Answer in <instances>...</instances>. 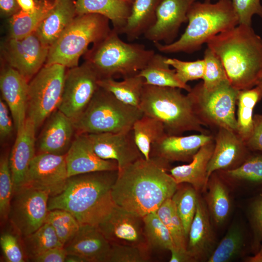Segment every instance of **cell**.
Segmentation results:
<instances>
[{
  "instance_id": "1",
  "label": "cell",
  "mask_w": 262,
  "mask_h": 262,
  "mask_svg": "<svg viewBox=\"0 0 262 262\" xmlns=\"http://www.w3.org/2000/svg\"><path fill=\"white\" fill-rule=\"evenodd\" d=\"M169 169V162L150 157H142L118 171L112 189L114 203L141 217L156 212L178 188Z\"/></svg>"
},
{
  "instance_id": "2",
  "label": "cell",
  "mask_w": 262,
  "mask_h": 262,
  "mask_svg": "<svg viewBox=\"0 0 262 262\" xmlns=\"http://www.w3.org/2000/svg\"><path fill=\"white\" fill-rule=\"evenodd\" d=\"M118 170L97 171L68 178L64 190L49 197V210L70 213L82 224L97 226L115 205L112 189Z\"/></svg>"
},
{
  "instance_id": "3",
  "label": "cell",
  "mask_w": 262,
  "mask_h": 262,
  "mask_svg": "<svg viewBox=\"0 0 262 262\" xmlns=\"http://www.w3.org/2000/svg\"><path fill=\"white\" fill-rule=\"evenodd\" d=\"M206 44L221 60L234 88L241 90L259 84L262 78V37L252 26L238 24Z\"/></svg>"
},
{
  "instance_id": "4",
  "label": "cell",
  "mask_w": 262,
  "mask_h": 262,
  "mask_svg": "<svg viewBox=\"0 0 262 262\" xmlns=\"http://www.w3.org/2000/svg\"><path fill=\"white\" fill-rule=\"evenodd\" d=\"M188 25L180 37L168 44L153 43L164 53H192L199 50L213 37L239 24L231 0L195 1L188 13Z\"/></svg>"
},
{
  "instance_id": "5",
  "label": "cell",
  "mask_w": 262,
  "mask_h": 262,
  "mask_svg": "<svg viewBox=\"0 0 262 262\" xmlns=\"http://www.w3.org/2000/svg\"><path fill=\"white\" fill-rule=\"evenodd\" d=\"M181 89L145 84L139 108L144 115L152 117L164 125L166 134L181 135L188 131L209 133L196 114L192 100Z\"/></svg>"
},
{
  "instance_id": "6",
  "label": "cell",
  "mask_w": 262,
  "mask_h": 262,
  "mask_svg": "<svg viewBox=\"0 0 262 262\" xmlns=\"http://www.w3.org/2000/svg\"><path fill=\"white\" fill-rule=\"evenodd\" d=\"M119 35L112 29L85 53V61L92 66L100 79H124L136 75L155 53L143 44L123 41Z\"/></svg>"
},
{
  "instance_id": "7",
  "label": "cell",
  "mask_w": 262,
  "mask_h": 262,
  "mask_svg": "<svg viewBox=\"0 0 262 262\" xmlns=\"http://www.w3.org/2000/svg\"><path fill=\"white\" fill-rule=\"evenodd\" d=\"M110 20L100 15H77L49 47L45 65L58 64L66 68L78 66L89 45L97 43L111 32Z\"/></svg>"
},
{
  "instance_id": "8",
  "label": "cell",
  "mask_w": 262,
  "mask_h": 262,
  "mask_svg": "<svg viewBox=\"0 0 262 262\" xmlns=\"http://www.w3.org/2000/svg\"><path fill=\"white\" fill-rule=\"evenodd\" d=\"M143 115L139 108L121 102L99 86L85 110L73 122L78 133L116 132L131 129Z\"/></svg>"
},
{
  "instance_id": "9",
  "label": "cell",
  "mask_w": 262,
  "mask_h": 262,
  "mask_svg": "<svg viewBox=\"0 0 262 262\" xmlns=\"http://www.w3.org/2000/svg\"><path fill=\"white\" fill-rule=\"evenodd\" d=\"M66 67L45 65L29 82L27 118L37 130L60 103Z\"/></svg>"
},
{
  "instance_id": "10",
  "label": "cell",
  "mask_w": 262,
  "mask_h": 262,
  "mask_svg": "<svg viewBox=\"0 0 262 262\" xmlns=\"http://www.w3.org/2000/svg\"><path fill=\"white\" fill-rule=\"evenodd\" d=\"M239 90L229 82L207 90L202 82L188 92L195 110L205 126L225 128L237 133L235 111Z\"/></svg>"
},
{
  "instance_id": "11",
  "label": "cell",
  "mask_w": 262,
  "mask_h": 262,
  "mask_svg": "<svg viewBox=\"0 0 262 262\" xmlns=\"http://www.w3.org/2000/svg\"><path fill=\"white\" fill-rule=\"evenodd\" d=\"M49 198L47 193L26 186L14 192L8 219L20 236L33 233L45 223Z\"/></svg>"
},
{
  "instance_id": "12",
  "label": "cell",
  "mask_w": 262,
  "mask_h": 262,
  "mask_svg": "<svg viewBox=\"0 0 262 262\" xmlns=\"http://www.w3.org/2000/svg\"><path fill=\"white\" fill-rule=\"evenodd\" d=\"M99 76L87 61L66 72L58 109L72 120L85 110L99 87Z\"/></svg>"
},
{
  "instance_id": "13",
  "label": "cell",
  "mask_w": 262,
  "mask_h": 262,
  "mask_svg": "<svg viewBox=\"0 0 262 262\" xmlns=\"http://www.w3.org/2000/svg\"><path fill=\"white\" fill-rule=\"evenodd\" d=\"M68 178L65 155L39 153L30 164L23 186L43 191L52 197L64 190Z\"/></svg>"
},
{
  "instance_id": "14",
  "label": "cell",
  "mask_w": 262,
  "mask_h": 262,
  "mask_svg": "<svg viewBox=\"0 0 262 262\" xmlns=\"http://www.w3.org/2000/svg\"><path fill=\"white\" fill-rule=\"evenodd\" d=\"M97 227L111 245H147L143 217L116 204Z\"/></svg>"
},
{
  "instance_id": "15",
  "label": "cell",
  "mask_w": 262,
  "mask_h": 262,
  "mask_svg": "<svg viewBox=\"0 0 262 262\" xmlns=\"http://www.w3.org/2000/svg\"><path fill=\"white\" fill-rule=\"evenodd\" d=\"M87 134L97 155L104 160L115 161L118 171L144 157L136 144L132 128L116 132Z\"/></svg>"
},
{
  "instance_id": "16",
  "label": "cell",
  "mask_w": 262,
  "mask_h": 262,
  "mask_svg": "<svg viewBox=\"0 0 262 262\" xmlns=\"http://www.w3.org/2000/svg\"><path fill=\"white\" fill-rule=\"evenodd\" d=\"M197 0H162L156 12L153 25L144 33L146 39L153 43L168 44L175 41L180 28L188 21V13Z\"/></svg>"
},
{
  "instance_id": "17",
  "label": "cell",
  "mask_w": 262,
  "mask_h": 262,
  "mask_svg": "<svg viewBox=\"0 0 262 262\" xmlns=\"http://www.w3.org/2000/svg\"><path fill=\"white\" fill-rule=\"evenodd\" d=\"M28 81L17 70L8 66L0 75L2 99L8 105L16 133L23 128L27 118Z\"/></svg>"
},
{
  "instance_id": "18",
  "label": "cell",
  "mask_w": 262,
  "mask_h": 262,
  "mask_svg": "<svg viewBox=\"0 0 262 262\" xmlns=\"http://www.w3.org/2000/svg\"><path fill=\"white\" fill-rule=\"evenodd\" d=\"M68 178L97 171L118 170L115 160H106L94 151L87 134L78 133L65 154Z\"/></svg>"
},
{
  "instance_id": "19",
  "label": "cell",
  "mask_w": 262,
  "mask_h": 262,
  "mask_svg": "<svg viewBox=\"0 0 262 262\" xmlns=\"http://www.w3.org/2000/svg\"><path fill=\"white\" fill-rule=\"evenodd\" d=\"M213 140V136L209 133L185 136L166 134L152 145L150 157H160L169 163H189L202 146Z\"/></svg>"
},
{
  "instance_id": "20",
  "label": "cell",
  "mask_w": 262,
  "mask_h": 262,
  "mask_svg": "<svg viewBox=\"0 0 262 262\" xmlns=\"http://www.w3.org/2000/svg\"><path fill=\"white\" fill-rule=\"evenodd\" d=\"M215 238L205 200L198 196L195 215L188 236L187 251L193 262L207 261L214 248Z\"/></svg>"
},
{
  "instance_id": "21",
  "label": "cell",
  "mask_w": 262,
  "mask_h": 262,
  "mask_svg": "<svg viewBox=\"0 0 262 262\" xmlns=\"http://www.w3.org/2000/svg\"><path fill=\"white\" fill-rule=\"evenodd\" d=\"M214 149L207 167V178L218 170L232 168L239 160H244L249 155L245 142L232 131L219 128L214 138Z\"/></svg>"
},
{
  "instance_id": "22",
  "label": "cell",
  "mask_w": 262,
  "mask_h": 262,
  "mask_svg": "<svg viewBox=\"0 0 262 262\" xmlns=\"http://www.w3.org/2000/svg\"><path fill=\"white\" fill-rule=\"evenodd\" d=\"M36 132L33 123L26 118L23 128L16 133L15 143L9 155L14 192L24 185L30 164L36 155Z\"/></svg>"
},
{
  "instance_id": "23",
  "label": "cell",
  "mask_w": 262,
  "mask_h": 262,
  "mask_svg": "<svg viewBox=\"0 0 262 262\" xmlns=\"http://www.w3.org/2000/svg\"><path fill=\"white\" fill-rule=\"evenodd\" d=\"M64 247L67 254L77 255L83 262H106L111 245L96 226L82 224Z\"/></svg>"
},
{
  "instance_id": "24",
  "label": "cell",
  "mask_w": 262,
  "mask_h": 262,
  "mask_svg": "<svg viewBox=\"0 0 262 262\" xmlns=\"http://www.w3.org/2000/svg\"><path fill=\"white\" fill-rule=\"evenodd\" d=\"M75 130L73 120L58 109L47 119L38 140L40 153L65 155Z\"/></svg>"
},
{
  "instance_id": "25",
  "label": "cell",
  "mask_w": 262,
  "mask_h": 262,
  "mask_svg": "<svg viewBox=\"0 0 262 262\" xmlns=\"http://www.w3.org/2000/svg\"><path fill=\"white\" fill-rule=\"evenodd\" d=\"M215 145L214 140L202 146L188 164L170 168V174L178 184L187 183L197 192L206 190L207 167Z\"/></svg>"
},
{
  "instance_id": "26",
  "label": "cell",
  "mask_w": 262,
  "mask_h": 262,
  "mask_svg": "<svg viewBox=\"0 0 262 262\" xmlns=\"http://www.w3.org/2000/svg\"><path fill=\"white\" fill-rule=\"evenodd\" d=\"M76 16V0H55L51 10L35 32L42 42L50 47Z\"/></svg>"
},
{
  "instance_id": "27",
  "label": "cell",
  "mask_w": 262,
  "mask_h": 262,
  "mask_svg": "<svg viewBox=\"0 0 262 262\" xmlns=\"http://www.w3.org/2000/svg\"><path fill=\"white\" fill-rule=\"evenodd\" d=\"M131 4L121 0H76L77 15L96 14L108 18L119 34L129 17Z\"/></svg>"
},
{
  "instance_id": "28",
  "label": "cell",
  "mask_w": 262,
  "mask_h": 262,
  "mask_svg": "<svg viewBox=\"0 0 262 262\" xmlns=\"http://www.w3.org/2000/svg\"><path fill=\"white\" fill-rule=\"evenodd\" d=\"M162 0H134L130 15L120 34H124L129 41L144 34L154 24L157 8Z\"/></svg>"
},
{
  "instance_id": "29",
  "label": "cell",
  "mask_w": 262,
  "mask_h": 262,
  "mask_svg": "<svg viewBox=\"0 0 262 262\" xmlns=\"http://www.w3.org/2000/svg\"><path fill=\"white\" fill-rule=\"evenodd\" d=\"M55 0H37L36 6L32 11L20 10L9 18V37L21 39L36 31L49 14Z\"/></svg>"
},
{
  "instance_id": "30",
  "label": "cell",
  "mask_w": 262,
  "mask_h": 262,
  "mask_svg": "<svg viewBox=\"0 0 262 262\" xmlns=\"http://www.w3.org/2000/svg\"><path fill=\"white\" fill-rule=\"evenodd\" d=\"M167 57L155 53L145 67L139 72L145 84L159 87L179 88L189 92L191 88L178 79L175 70L171 69L165 60Z\"/></svg>"
},
{
  "instance_id": "31",
  "label": "cell",
  "mask_w": 262,
  "mask_h": 262,
  "mask_svg": "<svg viewBox=\"0 0 262 262\" xmlns=\"http://www.w3.org/2000/svg\"><path fill=\"white\" fill-rule=\"evenodd\" d=\"M21 40L23 53L18 71L29 81L45 65L49 47L42 42L35 31Z\"/></svg>"
},
{
  "instance_id": "32",
  "label": "cell",
  "mask_w": 262,
  "mask_h": 262,
  "mask_svg": "<svg viewBox=\"0 0 262 262\" xmlns=\"http://www.w3.org/2000/svg\"><path fill=\"white\" fill-rule=\"evenodd\" d=\"M206 189L205 202L210 214L216 225H221L226 221L230 211L231 202L228 188L214 172L209 179Z\"/></svg>"
},
{
  "instance_id": "33",
  "label": "cell",
  "mask_w": 262,
  "mask_h": 262,
  "mask_svg": "<svg viewBox=\"0 0 262 262\" xmlns=\"http://www.w3.org/2000/svg\"><path fill=\"white\" fill-rule=\"evenodd\" d=\"M123 79L117 81L114 78H102L98 80V84L121 102L139 108L145 79L139 74Z\"/></svg>"
},
{
  "instance_id": "34",
  "label": "cell",
  "mask_w": 262,
  "mask_h": 262,
  "mask_svg": "<svg viewBox=\"0 0 262 262\" xmlns=\"http://www.w3.org/2000/svg\"><path fill=\"white\" fill-rule=\"evenodd\" d=\"M262 98V84L239 91L237 98V133L245 143L249 137L253 130V109Z\"/></svg>"
},
{
  "instance_id": "35",
  "label": "cell",
  "mask_w": 262,
  "mask_h": 262,
  "mask_svg": "<svg viewBox=\"0 0 262 262\" xmlns=\"http://www.w3.org/2000/svg\"><path fill=\"white\" fill-rule=\"evenodd\" d=\"M132 130L136 144L146 160L150 158L152 145L166 134L161 121L144 114L134 123Z\"/></svg>"
},
{
  "instance_id": "36",
  "label": "cell",
  "mask_w": 262,
  "mask_h": 262,
  "mask_svg": "<svg viewBox=\"0 0 262 262\" xmlns=\"http://www.w3.org/2000/svg\"><path fill=\"white\" fill-rule=\"evenodd\" d=\"M23 244L25 253L31 260L49 249L64 247L52 227L47 223L23 237Z\"/></svg>"
},
{
  "instance_id": "37",
  "label": "cell",
  "mask_w": 262,
  "mask_h": 262,
  "mask_svg": "<svg viewBox=\"0 0 262 262\" xmlns=\"http://www.w3.org/2000/svg\"><path fill=\"white\" fill-rule=\"evenodd\" d=\"M144 233L149 248L170 250L175 247L170 232L156 212L143 217Z\"/></svg>"
},
{
  "instance_id": "38",
  "label": "cell",
  "mask_w": 262,
  "mask_h": 262,
  "mask_svg": "<svg viewBox=\"0 0 262 262\" xmlns=\"http://www.w3.org/2000/svg\"><path fill=\"white\" fill-rule=\"evenodd\" d=\"M226 178L262 188V153L249 154L240 165L222 170Z\"/></svg>"
},
{
  "instance_id": "39",
  "label": "cell",
  "mask_w": 262,
  "mask_h": 262,
  "mask_svg": "<svg viewBox=\"0 0 262 262\" xmlns=\"http://www.w3.org/2000/svg\"><path fill=\"white\" fill-rule=\"evenodd\" d=\"M245 246L244 233L237 225L228 230L207 260L208 262H228L236 258Z\"/></svg>"
},
{
  "instance_id": "40",
  "label": "cell",
  "mask_w": 262,
  "mask_h": 262,
  "mask_svg": "<svg viewBox=\"0 0 262 262\" xmlns=\"http://www.w3.org/2000/svg\"><path fill=\"white\" fill-rule=\"evenodd\" d=\"M197 194V192L192 185H186L178 187L171 198L182 223L187 239L189 229L196 212Z\"/></svg>"
},
{
  "instance_id": "41",
  "label": "cell",
  "mask_w": 262,
  "mask_h": 262,
  "mask_svg": "<svg viewBox=\"0 0 262 262\" xmlns=\"http://www.w3.org/2000/svg\"><path fill=\"white\" fill-rule=\"evenodd\" d=\"M156 213L169 230L175 247L187 250L188 239L172 198L165 200L158 208Z\"/></svg>"
},
{
  "instance_id": "42",
  "label": "cell",
  "mask_w": 262,
  "mask_h": 262,
  "mask_svg": "<svg viewBox=\"0 0 262 262\" xmlns=\"http://www.w3.org/2000/svg\"><path fill=\"white\" fill-rule=\"evenodd\" d=\"M45 223L52 227L64 246L74 236L81 225L70 213L62 209L49 210Z\"/></svg>"
},
{
  "instance_id": "43",
  "label": "cell",
  "mask_w": 262,
  "mask_h": 262,
  "mask_svg": "<svg viewBox=\"0 0 262 262\" xmlns=\"http://www.w3.org/2000/svg\"><path fill=\"white\" fill-rule=\"evenodd\" d=\"M203 59L205 68L202 84L205 89L212 90L224 82H229L221 60L208 47L204 51Z\"/></svg>"
},
{
  "instance_id": "44",
  "label": "cell",
  "mask_w": 262,
  "mask_h": 262,
  "mask_svg": "<svg viewBox=\"0 0 262 262\" xmlns=\"http://www.w3.org/2000/svg\"><path fill=\"white\" fill-rule=\"evenodd\" d=\"M14 183L9 166V155L5 154L0 160V216L2 221L8 219Z\"/></svg>"
},
{
  "instance_id": "45",
  "label": "cell",
  "mask_w": 262,
  "mask_h": 262,
  "mask_svg": "<svg viewBox=\"0 0 262 262\" xmlns=\"http://www.w3.org/2000/svg\"><path fill=\"white\" fill-rule=\"evenodd\" d=\"M247 215L251 229V250H259L262 241V188L250 200Z\"/></svg>"
},
{
  "instance_id": "46",
  "label": "cell",
  "mask_w": 262,
  "mask_h": 262,
  "mask_svg": "<svg viewBox=\"0 0 262 262\" xmlns=\"http://www.w3.org/2000/svg\"><path fill=\"white\" fill-rule=\"evenodd\" d=\"M147 245H111L106 262H146L148 261Z\"/></svg>"
},
{
  "instance_id": "47",
  "label": "cell",
  "mask_w": 262,
  "mask_h": 262,
  "mask_svg": "<svg viewBox=\"0 0 262 262\" xmlns=\"http://www.w3.org/2000/svg\"><path fill=\"white\" fill-rule=\"evenodd\" d=\"M165 62L175 70L178 79L184 84H187L189 81L203 79L205 68L204 59L183 61L176 58H167Z\"/></svg>"
},
{
  "instance_id": "48",
  "label": "cell",
  "mask_w": 262,
  "mask_h": 262,
  "mask_svg": "<svg viewBox=\"0 0 262 262\" xmlns=\"http://www.w3.org/2000/svg\"><path fill=\"white\" fill-rule=\"evenodd\" d=\"M260 0H231L239 24L251 26L252 16L255 15L262 18V5Z\"/></svg>"
},
{
  "instance_id": "49",
  "label": "cell",
  "mask_w": 262,
  "mask_h": 262,
  "mask_svg": "<svg viewBox=\"0 0 262 262\" xmlns=\"http://www.w3.org/2000/svg\"><path fill=\"white\" fill-rule=\"evenodd\" d=\"M0 245L6 262H24L25 261L23 249L17 238L9 232H3L0 237Z\"/></svg>"
},
{
  "instance_id": "50",
  "label": "cell",
  "mask_w": 262,
  "mask_h": 262,
  "mask_svg": "<svg viewBox=\"0 0 262 262\" xmlns=\"http://www.w3.org/2000/svg\"><path fill=\"white\" fill-rule=\"evenodd\" d=\"M245 144L249 150L262 152V115H253V130Z\"/></svg>"
},
{
  "instance_id": "51",
  "label": "cell",
  "mask_w": 262,
  "mask_h": 262,
  "mask_svg": "<svg viewBox=\"0 0 262 262\" xmlns=\"http://www.w3.org/2000/svg\"><path fill=\"white\" fill-rule=\"evenodd\" d=\"M9 107L5 101L0 100V139L1 141L8 138L15 127L13 119L10 114Z\"/></svg>"
},
{
  "instance_id": "52",
  "label": "cell",
  "mask_w": 262,
  "mask_h": 262,
  "mask_svg": "<svg viewBox=\"0 0 262 262\" xmlns=\"http://www.w3.org/2000/svg\"><path fill=\"white\" fill-rule=\"evenodd\" d=\"M67 255L64 247H54L48 250L32 260L35 262H64Z\"/></svg>"
},
{
  "instance_id": "53",
  "label": "cell",
  "mask_w": 262,
  "mask_h": 262,
  "mask_svg": "<svg viewBox=\"0 0 262 262\" xmlns=\"http://www.w3.org/2000/svg\"><path fill=\"white\" fill-rule=\"evenodd\" d=\"M20 10L17 0H0V11L2 16L10 17Z\"/></svg>"
},
{
  "instance_id": "54",
  "label": "cell",
  "mask_w": 262,
  "mask_h": 262,
  "mask_svg": "<svg viewBox=\"0 0 262 262\" xmlns=\"http://www.w3.org/2000/svg\"><path fill=\"white\" fill-rule=\"evenodd\" d=\"M171 257L170 262H193L187 250L173 248L170 250Z\"/></svg>"
},
{
  "instance_id": "55",
  "label": "cell",
  "mask_w": 262,
  "mask_h": 262,
  "mask_svg": "<svg viewBox=\"0 0 262 262\" xmlns=\"http://www.w3.org/2000/svg\"><path fill=\"white\" fill-rule=\"evenodd\" d=\"M20 10L26 12L33 11L36 6V0H17Z\"/></svg>"
},
{
  "instance_id": "56",
  "label": "cell",
  "mask_w": 262,
  "mask_h": 262,
  "mask_svg": "<svg viewBox=\"0 0 262 262\" xmlns=\"http://www.w3.org/2000/svg\"><path fill=\"white\" fill-rule=\"evenodd\" d=\"M245 261L246 262H262V241L258 251L252 256L246 258Z\"/></svg>"
},
{
  "instance_id": "57",
  "label": "cell",
  "mask_w": 262,
  "mask_h": 262,
  "mask_svg": "<svg viewBox=\"0 0 262 262\" xmlns=\"http://www.w3.org/2000/svg\"><path fill=\"white\" fill-rule=\"evenodd\" d=\"M65 262H83L82 259L79 256L67 254Z\"/></svg>"
},
{
  "instance_id": "58",
  "label": "cell",
  "mask_w": 262,
  "mask_h": 262,
  "mask_svg": "<svg viewBox=\"0 0 262 262\" xmlns=\"http://www.w3.org/2000/svg\"><path fill=\"white\" fill-rule=\"evenodd\" d=\"M121 0L126 2L127 3H130V4H132L134 0Z\"/></svg>"
},
{
  "instance_id": "59",
  "label": "cell",
  "mask_w": 262,
  "mask_h": 262,
  "mask_svg": "<svg viewBox=\"0 0 262 262\" xmlns=\"http://www.w3.org/2000/svg\"><path fill=\"white\" fill-rule=\"evenodd\" d=\"M259 84H262V79H261V80H260V82H259Z\"/></svg>"
}]
</instances>
